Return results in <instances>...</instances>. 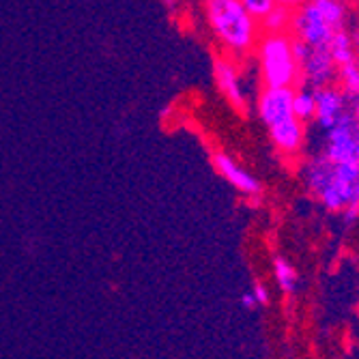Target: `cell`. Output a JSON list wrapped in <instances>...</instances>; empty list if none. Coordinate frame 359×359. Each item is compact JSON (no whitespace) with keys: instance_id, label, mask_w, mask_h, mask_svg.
Here are the masks:
<instances>
[{"instance_id":"cell-17","label":"cell","mask_w":359,"mask_h":359,"mask_svg":"<svg viewBox=\"0 0 359 359\" xmlns=\"http://www.w3.org/2000/svg\"><path fill=\"white\" fill-rule=\"evenodd\" d=\"M310 52H312V48L308 43H304L302 39L292 41V56H295V60H297V67H304L306 60L310 58Z\"/></svg>"},{"instance_id":"cell-2","label":"cell","mask_w":359,"mask_h":359,"mask_svg":"<svg viewBox=\"0 0 359 359\" xmlns=\"http://www.w3.org/2000/svg\"><path fill=\"white\" fill-rule=\"evenodd\" d=\"M292 88H265L258 102L260 118L267 125L273 142L286 153H295L304 142V127L292 112Z\"/></svg>"},{"instance_id":"cell-15","label":"cell","mask_w":359,"mask_h":359,"mask_svg":"<svg viewBox=\"0 0 359 359\" xmlns=\"http://www.w3.org/2000/svg\"><path fill=\"white\" fill-rule=\"evenodd\" d=\"M290 22V13L284 5H276L273 11L263 18V26L269 30V35H280V30Z\"/></svg>"},{"instance_id":"cell-8","label":"cell","mask_w":359,"mask_h":359,"mask_svg":"<svg viewBox=\"0 0 359 359\" xmlns=\"http://www.w3.org/2000/svg\"><path fill=\"white\" fill-rule=\"evenodd\" d=\"M215 80L219 90L226 95V100L231 102L237 110H245V100L239 86V74L235 69V65L226 58H215Z\"/></svg>"},{"instance_id":"cell-3","label":"cell","mask_w":359,"mask_h":359,"mask_svg":"<svg viewBox=\"0 0 359 359\" xmlns=\"http://www.w3.org/2000/svg\"><path fill=\"white\" fill-rule=\"evenodd\" d=\"M207 18L215 35L237 52H243L254 41V18L239 0H211L207 3Z\"/></svg>"},{"instance_id":"cell-19","label":"cell","mask_w":359,"mask_h":359,"mask_svg":"<svg viewBox=\"0 0 359 359\" xmlns=\"http://www.w3.org/2000/svg\"><path fill=\"white\" fill-rule=\"evenodd\" d=\"M241 306H243L245 310H254V308L258 306V302H256V297H254V292H243V295H241Z\"/></svg>"},{"instance_id":"cell-20","label":"cell","mask_w":359,"mask_h":359,"mask_svg":"<svg viewBox=\"0 0 359 359\" xmlns=\"http://www.w3.org/2000/svg\"><path fill=\"white\" fill-rule=\"evenodd\" d=\"M353 43H355V46L359 48V28L355 30V35H353Z\"/></svg>"},{"instance_id":"cell-9","label":"cell","mask_w":359,"mask_h":359,"mask_svg":"<svg viewBox=\"0 0 359 359\" xmlns=\"http://www.w3.org/2000/svg\"><path fill=\"white\" fill-rule=\"evenodd\" d=\"M215 168L219 170V175L228 183H231L233 187H237L239 191H243V194H258L260 191V183L250 172H245L237 164V161H233L228 155H224V153L215 155Z\"/></svg>"},{"instance_id":"cell-12","label":"cell","mask_w":359,"mask_h":359,"mask_svg":"<svg viewBox=\"0 0 359 359\" xmlns=\"http://www.w3.org/2000/svg\"><path fill=\"white\" fill-rule=\"evenodd\" d=\"M273 271H276V280H278V286L284 290V292H292L295 290V284H297V273L292 269V265L288 260H284L282 256H278L273 260Z\"/></svg>"},{"instance_id":"cell-14","label":"cell","mask_w":359,"mask_h":359,"mask_svg":"<svg viewBox=\"0 0 359 359\" xmlns=\"http://www.w3.org/2000/svg\"><path fill=\"white\" fill-rule=\"evenodd\" d=\"M340 78H342L344 95L357 102L359 100V65H357V60L353 65H346V67H340Z\"/></svg>"},{"instance_id":"cell-4","label":"cell","mask_w":359,"mask_h":359,"mask_svg":"<svg viewBox=\"0 0 359 359\" xmlns=\"http://www.w3.org/2000/svg\"><path fill=\"white\" fill-rule=\"evenodd\" d=\"M260 69L267 88H290L297 80V60L292 41L284 35H267L260 41Z\"/></svg>"},{"instance_id":"cell-10","label":"cell","mask_w":359,"mask_h":359,"mask_svg":"<svg viewBox=\"0 0 359 359\" xmlns=\"http://www.w3.org/2000/svg\"><path fill=\"white\" fill-rule=\"evenodd\" d=\"M304 74L306 78L316 86V88H323V84L332 82L334 78V72H336V62L330 54L327 48H316L310 52V58L306 60L304 65Z\"/></svg>"},{"instance_id":"cell-6","label":"cell","mask_w":359,"mask_h":359,"mask_svg":"<svg viewBox=\"0 0 359 359\" xmlns=\"http://www.w3.org/2000/svg\"><path fill=\"white\" fill-rule=\"evenodd\" d=\"M292 28H295V32H297V39L308 43L312 50L327 48L332 37L338 32L327 20H325L316 0L314 3L304 5V9L295 15V20H292Z\"/></svg>"},{"instance_id":"cell-1","label":"cell","mask_w":359,"mask_h":359,"mask_svg":"<svg viewBox=\"0 0 359 359\" xmlns=\"http://www.w3.org/2000/svg\"><path fill=\"white\" fill-rule=\"evenodd\" d=\"M308 185L318 201L334 211H342L346 224L359 215V166H340L318 155L308 164Z\"/></svg>"},{"instance_id":"cell-18","label":"cell","mask_w":359,"mask_h":359,"mask_svg":"<svg viewBox=\"0 0 359 359\" xmlns=\"http://www.w3.org/2000/svg\"><path fill=\"white\" fill-rule=\"evenodd\" d=\"M254 297H256V302H258V306H265L267 302H269V292H267V288L263 286V284H254Z\"/></svg>"},{"instance_id":"cell-11","label":"cell","mask_w":359,"mask_h":359,"mask_svg":"<svg viewBox=\"0 0 359 359\" xmlns=\"http://www.w3.org/2000/svg\"><path fill=\"white\" fill-rule=\"evenodd\" d=\"M332 58L336 65L340 67H346V65H353L355 62V50H353V39L346 35L344 30H338L336 35L332 37L330 46H327Z\"/></svg>"},{"instance_id":"cell-7","label":"cell","mask_w":359,"mask_h":359,"mask_svg":"<svg viewBox=\"0 0 359 359\" xmlns=\"http://www.w3.org/2000/svg\"><path fill=\"white\" fill-rule=\"evenodd\" d=\"M316 100V118L323 129H330L340 121V116L346 112V95L340 93L338 88L323 86L314 90Z\"/></svg>"},{"instance_id":"cell-5","label":"cell","mask_w":359,"mask_h":359,"mask_svg":"<svg viewBox=\"0 0 359 359\" xmlns=\"http://www.w3.org/2000/svg\"><path fill=\"white\" fill-rule=\"evenodd\" d=\"M323 155L332 164L359 166V118L353 110H346L327 132V144Z\"/></svg>"},{"instance_id":"cell-21","label":"cell","mask_w":359,"mask_h":359,"mask_svg":"<svg viewBox=\"0 0 359 359\" xmlns=\"http://www.w3.org/2000/svg\"><path fill=\"white\" fill-rule=\"evenodd\" d=\"M353 112H355V114H357V118H359V100L353 104Z\"/></svg>"},{"instance_id":"cell-16","label":"cell","mask_w":359,"mask_h":359,"mask_svg":"<svg viewBox=\"0 0 359 359\" xmlns=\"http://www.w3.org/2000/svg\"><path fill=\"white\" fill-rule=\"evenodd\" d=\"M243 7L252 18H267L273 11L276 3L273 0H243Z\"/></svg>"},{"instance_id":"cell-13","label":"cell","mask_w":359,"mask_h":359,"mask_svg":"<svg viewBox=\"0 0 359 359\" xmlns=\"http://www.w3.org/2000/svg\"><path fill=\"white\" fill-rule=\"evenodd\" d=\"M292 112L299 121H308L312 116H316V100H314V93L302 90L295 93V100H292Z\"/></svg>"}]
</instances>
